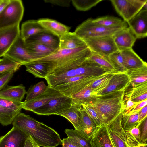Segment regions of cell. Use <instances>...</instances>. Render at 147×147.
<instances>
[{"label":"cell","instance_id":"obj_1","mask_svg":"<svg viewBox=\"0 0 147 147\" xmlns=\"http://www.w3.org/2000/svg\"><path fill=\"white\" fill-rule=\"evenodd\" d=\"M12 124L31 137L39 147H56L61 143L59 135L54 129L24 113L20 112Z\"/></svg>","mask_w":147,"mask_h":147},{"label":"cell","instance_id":"obj_2","mask_svg":"<svg viewBox=\"0 0 147 147\" xmlns=\"http://www.w3.org/2000/svg\"><path fill=\"white\" fill-rule=\"evenodd\" d=\"M92 53L87 47L74 49H59L49 56L36 61L48 64V75H57L80 66L89 57Z\"/></svg>","mask_w":147,"mask_h":147},{"label":"cell","instance_id":"obj_3","mask_svg":"<svg viewBox=\"0 0 147 147\" xmlns=\"http://www.w3.org/2000/svg\"><path fill=\"white\" fill-rule=\"evenodd\" d=\"M125 90L114 91L99 95L88 104L97 112L103 124L107 125L124 111Z\"/></svg>","mask_w":147,"mask_h":147},{"label":"cell","instance_id":"obj_4","mask_svg":"<svg viewBox=\"0 0 147 147\" xmlns=\"http://www.w3.org/2000/svg\"><path fill=\"white\" fill-rule=\"evenodd\" d=\"M109 71L88 58L81 65L76 67L59 74L49 75L45 79L47 83L48 86L54 87L72 77L80 76H97Z\"/></svg>","mask_w":147,"mask_h":147},{"label":"cell","instance_id":"obj_5","mask_svg":"<svg viewBox=\"0 0 147 147\" xmlns=\"http://www.w3.org/2000/svg\"><path fill=\"white\" fill-rule=\"evenodd\" d=\"M128 25L125 22L117 26L106 27L95 23L92 19L89 18L79 25L74 32L83 40L90 37L113 36L118 31L128 27Z\"/></svg>","mask_w":147,"mask_h":147},{"label":"cell","instance_id":"obj_6","mask_svg":"<svg viewBox=\"0 0 147 147\" xmlns=\"http://www.w3.org/2000/svg\"><path fill=\"white\" fill-rule=\"evenodd\" d=\"M110 72L111 71L97 76H80L72 77L65 80L54 88L59 91L63 95L71 97Z\"/></svg>","mask_w":147,"mask_h":147},{"label":"cell","instance_id":"obj_7","mask_svg":"<svg viewBox=\"0 0 147 147\" xmlns=\"http://www.w3.org/2000/svg\"><path fill=\"white\" fill-rule=\"evenodd\" d=\"M24 11L22 1L10 0L0 13V29L20 24Z\"/></svg>","mask_w":147,"mask_h":147},{"label":"cell","instance_id":"obj_8","mask_svg":"<svg viewBox=\"0 0 147 147\" xmlns=\"http://www.w3.org/2000/svg\"><path fill=\"white\" fill-rule=\"evenodd\" d=\"M92 52L109 56L118 50L113 36H106L90 37L84 40Z\"/></svg>","mask_w":147,"mask_h":147},{"label":"cell","instance_id":"obj_9","mask_svg":"<svg viewBox=\"0 0 147 147\" xmlns=\"http://www.w3.org/2000/svg\"><path fill=\"white\" fill-rule=\"evenodd\" d=\"M116 11L127 22L142 8L147 0H110Z\"/></svg>","mask_w":147,"mask_h":147},{"label":"cell","instance_id":"obj_10","mask_svg":"<svg viewBox=\"0 0 147 147\" xmlns=\"http://www.w3.org/2000/svg\"><path fill=\"white\" fill-rule=\"evenodd\" d=\"M72 104L71 97L63 95L51 100L33 112L39 115H56L70 107Z\"/></svg>","mask_w":147,"mask_h":147},{"label":"cell","instance_id":"obj_11","mask_svg":"<svg viewBox=\"0 0 147 147\" xmlns=\"http://www.w3.org/2000/svg\"><path fill=\"white\" fill-rule=\"evenodd\" d=\"M3 56L19 63L21 66L33 60L26 49L24 40L19 35Z\"/></svg>","mask_w":147,"mask_h":147},{"label":"cell","instance_id":"obj_12","mask_svg":"<svg viewBox=\"0 0 147 147\" xmlns=\"http://www.w3.org/2000/svg\"><path fill=\"white\" fill-rule=\"evenodd\" d=\"M123 112L107 125L109 134L114 147H129L125 130L121 125Z\"/></svg>","mask_w":147,"mask_h":147},{"label":"cell","instance_id":"obj_13","mask_svg":"<svg viewBox=\"0 0 147 147\" xmlns=\"http://www.w3.org/2000/svg\"><path fill=\"white\" fill-rule=\"evenodd\" d=\"M63 95L59 91L54 87L48 86L46 90L36 98L26 103L23 102L22 108L26 110L33 112L51 100Z\"/></svg>","mask_w":147,"mask_h":147},{"label":"cell","instance_id":"obj_14","mask_svg":"<svg viewBox=\"0 0 147 147\" xmlns=\"http://www.w3.org/2000/svg\"><path fill=\"white\" fill-rule=\"evenodd\" d=\"M20 35L19 24L0 29V57L4 55Z\"/></svg>","mask_w":147,"mask_h":147},{"label":"cell","instance_id":"obj_15","mask_svg":"<svg viewBox=\"0 0 147 147\" xmlns=\"http://www.w3.org/2000/svg\"><path fill=\"white\" fill-rule=\"evenodd\" d=\"M137 39L147 36V10L142 9L127 22Z\"/></svg>","mask_w":147,"mask_h":147},{"label":"cell","instance_id":"obj_16","mask_svg":"<svg viewBox=\"0 0 147 147\" xmlns=\"http://www.w3.org/2000/svg\"><path fill=\"white\" fill-rule=\"evenodd\" d=\"M28 137L21 131L13 126L7 134L0 137V147H23Z\"/></svg>","mask_w":147,"mask_h":147},{"label":"cell","instance_id":"obj_17","mask_svg":"<svg viewBox=\"0 0 147 147\" xmlns=\"http://www.w3.org/2000/svg\"><path fill=\"white\" fill-rule=\"evenodd\" d=\"M130 84V79L126 71L117 72L114 74L107 85L99 95L113 91L125 90Z\"/></svg>","mask_w":147,"mask_h":147},{"label":"cell","instance_id":"obj_18","mask_svg":"<svg viewBox=\"0 0 147 147\" xmlns=\"http://www.w3.org/2000/svg\"><path fill=\"white\" fill-rule=\"evenodd\" d=\"M113 37L120 51L132 48L137 39L129 27L118 31Z\"/></svg>","mask_w":147,"mask_h":147},{"label":"cell","instance_id":"obj_19","mask_svg":"<svg viewBox=\"0 0 147 147\" xmlns=\"http://www.w3.org/2000/svg\"><path fill=\"white\" fill-rule=\"evenodd\" d=\"M80 111L81 123L78 128L75 130L85 138L90 141L98 127L84 110L82 106L80 108Z\"/></svg>","mask_w":147,"mask_h":147},{"label":"cell","instance_id":"obj_20","mask_svg":"<svg viewBox=\"0 0 147 147\" xmlns=\"http://www.w3.org/2000/svg\"><path fill=\"white\" fill-rule=\"evenodd\" d=\"M27 51L33 61L43 58L55 51L43 45L28 40H24Z\"/></svg>","mask_w":147,"mask_h":147},{"label":"cell","instance_id":"obj_21","mask_svg":"<svg viewBox=\"0 0 147 147\" xmlns=\"http://www.w3.org/2000/svg\"><path fill=\"white\" fill-rule=\"evenodd\" d=\"M90 142L92 147H114L107 125L104 124L98 127Z\"/></svg>","mask_w":147,"mask_h":147},{"label":"cell","instance_id":"obj_22","mask_svg":"<svg viewBox=\"0 0 147 147\" xmlns=\"http://www.w3.org/2000/svg\"><path fill=\"white\" fill-rule=\"evenodd\" d=\"M26 40L43 45L55 51L59 49V38L47 30L32 36Z\"/></svg>","mask_w":147,"mask_h":147},{"label":"cell","instance_id":"obj_23","mask_svg":"<svg viewBox=\"0 0 147 147\" xmlns=\"http://www.w3.org/2000/svg\"><path fill=\"white\" fill-rule=\"evenodd\" d=\"M40 24L46 30L59 38L69 32L70 27L51 19L44 18L38 20Z\"/></svg>","mask_w":147,"mask_h":147},{"label":"cell","instance_id":"obj_24","mask_svg":"<svg viewBox=\"0 0 147 147\" xmlns=\"http://www.w3.org/2000/svg\"><path fill=\"white\" fill-rule=\"evenodd\" d=\"M124 98L125 102L129 99L135 102L147 99V82L129 88L128 87L125 90Z\"/></svg>","mask_w":147,"mask_h":147},{"label":"cell","instance_id":"obj_25","mask_svg":"<svg viewBox=\"0 0 147 147\" xmlns=\"http://www.w3.org/2000/svg\"><path fill=\"white\" fill-rule=\"evenodd\" d=\"M124 65L127 70L137 69L147 65L132 48L121 51Z\"/></svg>","mask_w":147,"mask_h":147},{"label":"cell","instance_id":"obj_26","mask_svg":"<svg viewBox=\"0 0 147 147\" xmlns=\"http://www.w3.org/2000/svg\"><path fill=\"white\" fill-rule=\"evenodd\" d=\"M59 49H74L87 47L74 32H68L59 38Z\"/></svg>","mask_w":147,"mask_h":147},{"label":"cell","instance_id":"obj_27","mask_svg":"<svg viewBox=\"0 0 147 147\" xmlns=\"http://www.w3.org/2000/svg\"><path fill=\"white\" fill-rule=\"evenodd\" d=\"M26 92L25 87L22 84L16 86H7L0 91V98L22 102Z\"/></svg>","mask_w":147,"mask_h":147},{"label":"cell","instance_id":"obj_28","mask_svg":"<svg viewBox=\"0 0 147 147\" xmlns=\"http://www.w3.org/2000/svg\"><path fill=\"white\" fill-rule=\"evenodd\" d=\"M82 105L73 103L69 108L59 112L57 115L63 116L70 122L77 129L80 125L81 121L80 108Z\"/></svg>","mask_w":147,"mask_h":147},{"label":"cell","instance_id":"obj_29","mask_svg":"<svg viewBox=\"0 0 147 147\" xmlns=\"http://www.w3.org/2000/svg\"><path fill=\"white\" fill-rule=\"evenodd\" d=\"M38 23L37 20H29L22 24L20 35L24 40L30 36L46 31Z\"/></svg>","mask_w":147,"mask_h":147},{"label":"cell","instance_id":"obj_30","mask_svg":"<svg viewBox=\"0 0 147 147\" xmlns=\"http://www.w3.org/2000/svg\"><path fill=\"white\" fill-rule=\"evenodd\" d=\"M98 96L94 92L90 85L70 97L73 103L82 105L91 104Z\"/></svg>","mask_w":147,"mask_h":147},{"label":"cell","instance_id":"obj_31","mask_svg":"<svg viewBox=\"0 0 147 147\" xmlns=\"http://www.w3.org/2000/svg\"><path fill=\"white\" fill-rule=\"evenodd\" d=\"M24 65L26 71L36 78H45L48 75V65L45 62L35 61Z\"/></svg>","mask_w":147,"mask_h":147},{"label":"cell","instance_id":"obj_32","mask_svg":"<svg viewBox=\"0 0 147 147\" xmlns=\"http://www.w3.org/2000/svg\"><path fill=\"white\" fill-rule=\"evenodd\" d=\"M126 72L130 80L131 86H134L147 82V65L141 67L128 69Z\"/></svg>","mask_w":147,"mask_h":147},{"label":"cell","instance_id":"obj_33","mask_svg":"<svg viewBox=\"0 0 147 147\" xmlns=\"http://www.w3.org/2000/svg\"><path fill=\"white\" fill-rule=\"evenodd\" d=\"M118 72L119 71L109 72L94 81L90 85L94 92L99 95V93L107 85L114 74Z\"/></svg>","mask_w":147,"mask_h":147},{"label":"cell","instance_id":"obj_34","mask_svg":"<svg viewBox=\"0 0 147 147\" xmlns=\"http://www.w3.org/2000/svg\"><path fill=\"white\" fill-rule=\"evenodd\" d=\"M88 58L107 71H118L111 62L108 56L92 52Z\"/></svg>","mask_w":147,"mask_h":147},{"label":"cell","instance_id":"obj_35","mask_svg":"<svg viewBox=\"0 0 147 147\" xmlns=\"http://www.w3.org/2000/svg\"><path fill=\"white\" fill-rule=\"evenodd\" d=\"M47 86L43 81H41L31 86L26 92V96L24 103L28 102L43 93L47 89Z\"/></svg>","mask_w":147,"mask_h":147},{"label":"cell","instance_id":"obj_36","mask_svg":"<svg viewBox=\"0 0 147 147\" xmlns=\"http://www.w3.org/2000/svg\"><path fill=\"white\" fill-rule=\"evenodd\" d=\"M125 131L129 147H138L143 144L140 140L139 130L138 127Z\"/></svg>","mask_w":147,"mask_h":147},{"label":"cell","instance_id":"obj_37","mask_svg":"<svg viewBox=\"0 0 147 147\" xmlns=\"http://www.w3.org/2000/svg\"><path fill=\"white\" fill-rule=\"evenodd\" d=\"M92 21L95 23L108 27L120 26L126 22L119 18L108 16L92 19Z\"/></svg>","mask_w":147,"mask_h":147},{"label":"cell","instance_id":"obj_38","mask_svg":"<svg viewBox=\"0 0 147 147\" xmlns=\"http://www.w3.org/2000/svg\"><path fill=\"white\" fill-rule=\"evenodd\" d=\"M140 123L138 112L127 115L124 113L123 112L121 119V125L125 130H130L137 127Z\"/></svg>","mask_w":147,"mask_h":147},{"label":"cell","instance_id":"obj_39","mask_svg":"<svg viewBox=\"0 0 147 147\" xmlns=\"http://www.w3.org/2000/svg\"><path fill=\"white\" fill-rule=\"evenodd\" d=\"M0 61V74L9 71H17L21 65L5 56H3Z\"/></svg>","mask_w":147,"mask_h":147},{"label":"cell","instance_id":"obj_40","mask_svg":"<svg viewBox=\"0 0 147 147\" xmlns=\"http://www.w3.org/2000/svg\"><path fill=\"white\" fill-rule=\"evenodd\" d=\"M19 113L6 108L0 105V123L3 126L11 124Z\"/></svg>","mask_w":147,"mask_h":147},{"label":"cell","instance_id":"obj_41","mask_svg":"<svg viewBox=\"0 0 147 147\" xmlns=\"http://www.w3.org/2000/svg\"><path fill=\"white\" fill-rule=\"evenodd\" d=\"M102 0H72V4L79 11H85L96 6Z\"/></svg>","mask_w":147,"mask_h":147},{"label":"cell","instance_id":"obj_42","mask_svg":"<svg viewBox=\"0 0 147 147\" xmlns=\"http://www.w3.org/2000/svg\"><path fill=\"white\" fill-rule=\"evenodd\" d=\"M108 57L117 71L120 72L127 71V69L123 64L121 51L118 50L110 54Z\"/></svg>","mask_w":147,"mask_h":147},{"label":"cell","instance_id":"obj_43","mask_svg":"<svg viewBox=\"0 0 147 147\" xmlns=\"http://www.w3.org/2000/svg\"><path fill=\"white\" fill-rule=\"evenodd\" d=\"M64 132L68 137L74 139L81 147H92L90 141L80 135L75 129H67Z\"/></svg>","mask_w":147,"mask_h":147},{"label":"cell","instance_id":"obj_44","mask_svg":"<svg viewBox=\"0 0 147 147\" xmlns=\"http://www.w3.org/2000/svg\"><path fill=\"white\" fill-rule=\"evenodd\" d=\"M23 102H18L0 98V105L9 109L20 112Z\"/></svg>","mask_w":147,"mask_h":147},{"label":"cell","instance_id":"obj_45","mask_svg":"<svg viewBox=\"0 0 147 147\" xmlns=\"http://www.w3.org/2000/svg\"><path fill=\"white\" fill-rule=\"evenodd\" d=\"M82 106L86 112L93 119L99 127L103 124L98 114L89 104L82 105Z\"/></svg>","mask_w":147,"mask_h":147},{"label":"cell","instance_id":"obj_46","mask_svg":"<svg viewBox=\"0 0 147 147\" xmlns=\"http://www.w3.org/2000/svg\"><path fill=\"white\" fill-rule=\"evenodd\" d=\"M137 127L139 129L141 142L142 144H147V117L141 121Z\"/></svg>","mask_w":147,"mask_h":147},{"label":"cell","instance_id":"obj_47","mask_svg":"<svg viewBox=\"0 0 147 147\" xmlns=\"http://www.w3.org/2000/svg\"><path fill=\"white\" fill-rule=\"evenodd\" d=\"M14 73L12 71L7 72L3 73L0 77V91L7 86L13 77Z\"/></svg>","mask_w":147,"mask_h":147},{"label":"cell","instance_id":"obj_48","mask_svg":"<svg viewBox=\"0 0 147 147\" xmlns=\"http://www.w3.org/2000/svg\"><path fill=\"white\" fill-rule=\"evenodd\" d=\"M147 105V99L138 102L132 109L127 111H124L123 113L130 115L138 112L142 108Z\"/></svg>","mask_w":147,"mask_h":147},{"label":"cell","instance_id":"obj_49","mask_svg":"<svg viewBox=\"0 0 147 147\" xmlns=\"http://www.w3.org/2000/svg\"><path fill=\"white\" fill-rule=\"evenodd\" d=\"M62 147H81L74 139L68 137L61 140Z\"/></svg>","mask_w":147,"mask_h":147},{"label":"cell","instance_id":"obj_50","mask_svg":"<svg viewBox=\"0 0 147 147\" xmlns=\"http://www.w3.org/2000/svg\"><path fill=\"white\" fill-rule=\"evenodd\" d=\"M71 0H45L44 1L47 3L63 7H68L70 6Z\"/></svg>","mask_w":147,"mask_h":147},{"label":"cell","instance_id":"obj_51","mask_svg":"<svg viewBox=\"0 0 147 147\" xmlns=\"http://www.w3.org/2000/svg\"><path fill=\"white\" fill-rule=\"evenodd\" d=\"M23 147H40L32 137L29 136L26 139Z\"/></svg>","mask_w":147,"mask_h":147},{"label":"cell","instance_id":"obj_52","mask_svg":"<svg viewBox=\"0 0 147 147\" xmlns=\"http://www.w3.org/2000/svg\"><path fill=\"white\" fill-rule=\"evenodd\" d=\"M138 115L139 122L147 117V105L142 108L138 112Z\"/></svg>","mask_w":147,"mask_h":147},{"label":"cell","instance_id":"obj_53","mask_svg":"<svg viewBox=\"0 0 147 147\" xmlns=\"http://www.w3.org/2000/svg\"><path fill=\"white\" fill-rule=\"evenodd\" d=\"M125 102V107L124 111H127L131 109L138 102H134L130 99L127 100Z\"/></svg>","mask_w":147,"mask_h":147},{"label":"cell","instance_id":"obj_54","mask_svg":"<svg viewBox=\"0 0 147 147\" xmlns=\"http://www.w3.org/2000/svg\"><path fill=\"white\" fill-rule=\"evenodd\" d=\"M10 0H0V13L9 3Z\"/></svg>","mask_w":147,"mask_h":147},{"label":"cell","instance_id":"obj_55","mask_svg":"<svg viewBox=\"0 0 147 147\" xmlns=\"http://www.w3.org/2000/svg\"><path fill=\"white\" fill-rule=\"evenodd\" d=\"M142 9L147 10V2H146L144 4Z\"/></svg>","mask_w":147,"mask_h":147},{"label":"cell","instance_id":"obj_56","mask_svg":"<svg viewBox=\"0 0 147 147\" xmlns=\"http://www.w3.org/2000/svg\"><path fill=\"white\" fill-rule=\"evenodd\" d=\"M147 144H143L138 147H147Z\"/></svg>","mask_w":147,"mask_h":147},{"label":"cell","instance_id":"obj_57","mask_svg":"<svg viewBox=\"0 0 147 147\" xmlns=\"http://www.w3.org/2000/svg\"><path fill=\"white\" fill-rule=\"evenodd\" d=\"M0 74V77L2 75V74Z\"/></svg>","mask_w":147,"mask_h":147},{"label":"cell","instance_id":"obj_58","mask_svg":"<svg viewBox=\"0 0 147 147\" xmlns=\"http://www.w3.org/2000/svg\"><path fill=\"white\" fill-rule=\"evenodd\" d=\"M1 59L0 58V61H1Z\"/></svg>","mask_w":147,"mask_h":147}]
</instances>
